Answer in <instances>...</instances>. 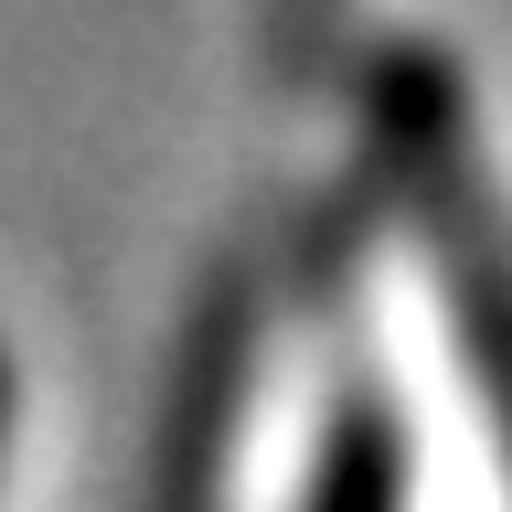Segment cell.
<instances>
[{
	"label": "cell",
	"mask_w": 512,
	"mask_h": 512,
	"mask_svg": "<svg viewBox=\"0 0 512 512\" xmlns=\"http://www.w3.org/2000/svg\"><path fill=\"white\" fill-rule=\"evenodd\" d=\"M0 448H11V363H0Z\"/></svg>",
	"instance_id": "cell-1"
}]
</instances>
